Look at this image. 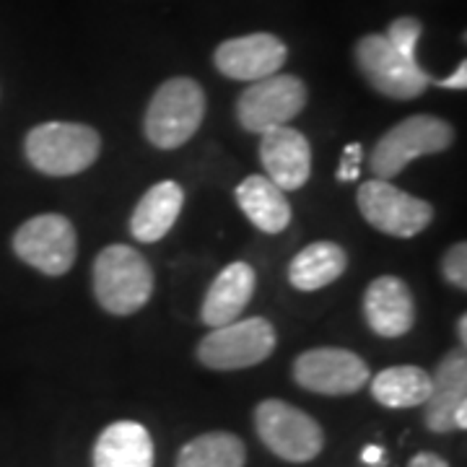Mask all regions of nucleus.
Returning a JSON list of instances; mask_svg holds the SVG:
<instances>
[{"label":"nucleus","mask_w":467,"mask_h":467,"mask_svg":"<svg viewBox=\"0 0 467 467\" xmlns=\"http://www.w3.org/2000/svg\"><path fill=\"white\" fill-rule=\"evenodd\" d=\"M153 294L149 260L128 244H109L94 260V296L109 315L128 317L140 312Z\"/></svg>","instance_id":"f257e3e1"},{"label":"nucleus","mask_w":467,"mask_h":467,"mask_svg":"<svg viewBox=\"0 0 467 467\" xmlns=\"http://www.w3.org/2000/svg\"><path fill=\"white\" fill-rule=\"evenodd\" d=\"M205 91L195 78L174 76L156 88L143 117V133L150 146L174 150L201 130Z\"/></svg>","instance_id":"f03ea898"},{"label":"nucleus","mask_w":467,"mask_h":467,"mask_svg":"<svg viewBox=\"0 0 467 467\" xmlns=\"http://www.w3.org/2000/svg\"><path fill=\"white\" fill-rule=\"evenodd\" d=\"M24 153L39 174L76 177L101 153V135L81 122H42L26 133Z\"/></svg>","instance_id":"7ed1b4c3"},{"label":"nucleus","mask_w":467,"mask_h":467,"mask_svg":"<svg viewBox=\"0 0 467 467\" xmlns=\"http://www.w3.org/2000/svg\"><path fill=\"white\" fill-rule=\"evenodd\" d=\"M454 143V128L436 115L408 117L389 128L368 153V169L377 180H395L402 169L420 156H434Z\"/></svg>","instance_id":"20e7f679"},{"label":"nucleus","mask_w":467,"mask_h":467,"mask_svg":"<svg viewBox=\"0 0 467 467\" xmlns=\"http://www.w3.org/2000/svg\"><path fill=\"white\" fill-rule=\"evenodd\" d=\"M275 343L278 335L270 319H234L202 337L198 343V361L213 371H239L270 358Z\"/></svg>","instance_id":"39448f33"},{"label":"nucleus","mask_w":467,"mask_h":467,"mask_svg":"<svg viewBox=\"0 0 467 467\" xmlns=\"http://www.w3.org/2000/svg\"><path fill=\"white\" fill-rule=\"evenodd\" d=\"M254 431L285 462H312L325 447V431L315 418L285 400H263L254 408Z\"/></svg>","instance_id":"423d86ee"},{"label":"nucleus","mask_w":467,"mask_h":467,"mask_svg":"<svg viewBox=\"0 0 467 467\" xmlns=\"http://www.w3.org/2000/svg\"><path fill=\"white\" fill-rule=\"evenodd\" d=\"M353 57H356L361 76L367 78V84L387 99H418L434 78L418 66L416 60L402 57L384 34L361 36L353 47Z\"/></svg>","instance_id":"0eeeda50"},{"label":"nucleus","mask_w":467,"mask_h":467,"mask_svg":"<svg viewBox=\"0 0 467 467\" xmlns=\"http://www.w3.org/2000/svg\"><path fill=\"white\" fill-rule=\"evenodd\" d=\"M309 91L299 76L273 73L250 84L236 99V119L247 133L263 135L273 128L291 125L306 107Z\"/></svg>","instance_id":"6e6552de"},{"label":"nucleus","mask_w":467,"mask_h":467,"mask_svg":"<svg viewBox=\"0 0 467 467\" xmlns=\"http://www.w3.org/2000/svg\"><path fill=\"white\" fill-rule=\"evenodd\" d=\"M358 211L367 218L368 226L377 232L395 236V239H410L426 232L434 221L431 202L420 201L416 195H408L398 184L389 180H368L358 187Z\"/></svg>","instance_id":"1a4fd4ad"},{"label":"nucleus","mask_w":467,"mask_h":467,"mask_svg":"<svg viewBox=\"0 0 467 467\" xmlns=\"http://www.w3.org/2000/svg\"><path fill=\"white\" fill-rule=\"evenodd\" d=\"M14 252L34 270L60 278L76 263L78 234L70 218L60 213H42L24 221L14 234Z\"/></svg>","instance_id":"9d476101"},{"label":"nucleus","mask_w":467,"mask_h":467,"mask_svg":"<svg viewBox=\"0 0 467 467\" xmlns=\"http://www.w3.org/2000/svg\"><path fill=\"white\" fill-rule=\"evenodd\" d=\"M371 379L368 364L353 350L346 348H312L304 350L294 361V382L301 389L343 398L356 395Z\"/></svg>","instance_id":"9b49d317"},{"label":"nucleus","mask_w":467,"mask_h":467,"mask_svg":"<svg viewBox=\"0 0 467 467\" xmlns=\"http://www.w3.org/2000/svg\"><path fill=\"white\" fill-rule=\"evenodd\" d=\"M285 57L288 47L275 34L254 32L221 42L213 52V66L232 81L254 84L278 73L285 66Z\"/></svg>","instance_id":"f8f14e48"},{"label":"nucleus","mask_w":467,"mask_h":467,"mask_svg":"<svg viewBox=\"0 0 467 467\" xmlns=\"http://www.w3.org/2000/svg\"><path fill=\"white\" fill-rule=\"evenodd\" d=\"M260 161L265 167L267 180L278 184L284 192L301 190L312 177V146L306 135L294 130L291 125L263 133Z\"/></svg>","instance_id":"ddd939ff"},{"label":"nucleus","mask_w":467,"mask_h":467,"mask_svg":"<svg viewBox=\"0 0 467 467\" xmlns=\"http://www.w3.org/2000/svg\"><path fill=\"white\" fill-rule=\"evenodd\" d=\"M364 317L379 337H402L416 325V299L398 275H379L364 294Z\"/></svg>","instance_id":"4468645a"},{"label":"nucleus","mask_w":467,"mask_h":467,"mask_svg":"<svg viewBox=\"0 0 467 467\" xmlns=\"http://www.w3.org/2000/svg\"><path fill=\"white\" fill-rule=\"evenodd\" d=\"M467 405V356L465 348L450 350L431 374V395L423 402V423L431 434H451L457 408Z\"/></svg>","instance_id":"2eb2a0df"},{"label":"nucleus","mask_w":467,"mask_h":467,"mask_svg":"<svg viewBox=\"0 0 467 467\" xmlns=\"http://www.w3.org/2000/svg\"><path fill=\"white\" fill-rule=\"evenodd\" d=\"M254 267L250 263H232L216 275L202 301L201 319L208 327H221L242 317L254 296Z\"/></svg>","instance_id":"dca6fc26"},{"label":"nucleus","mask_w":467,"mask_h":467,"mask_svg":"<svg viewBox=\"0 0 467 467\" xmlns=\"http://www.w3.org/2000/svg\"><path fill=\"white\" fill-rule=\"evenodd\" d=\"M94 467H153V439L143 423H109L94 444Z\"/></svg>","instance_id":"f3484780"},{"label":"nucleus","mask_w":467,"mask_h":467,"mask_svg":"<svg viewBox=\"0 0 467 467\" xmlns=\"http://www.w3.org/2000/svg\"><path fill=\"white\" fill-rule=\"evenodd\" d=\"M184 190L177 182H159L138 201L130 216V234L143 244L164 239L182 213Z\"/></svg>","instance_id":"a211bd4d"},{"label":"nucleus","mask_w":467,"mask_h":467,"mask_svg":"<svg viewBox=\"0 0 467 467\" xmlns=\"http://www.w3.org/2000/svg\"><path fill=\"white\" fill-rule=\"evenodd\" d=\"M234 198L242 213L265 234H281L291 223V202L285 192L267 180L265 174H250L236 187Z\"/></svg>","instance_id":"6ab92c4d"},{"label":"nucleus","mask_w":467,"mask_h":467,"mask_svg":"<svg viewBox=\"0 0 467 467\" xmlns=\"http://www.w3.org/2000/svg\"><path fill=\"white\" fill-rule=\"evenodd\" d=\"M348 267V254L335 242H312L291 260L288 281L299 291H319L335 284Z\"/></svg>","instance_id":"aec40b11"},{"label":"nucleus","mask_w":467,"mask_h":467,"mask_svg":"<svg viewBox=\"0 0 467 467\" xmlns=\"http://www.w3.org/2000/svg\"><path fill=\"white\" fill-rule=\"evenodd\" d=\"M371 384V398L392 410L418 408L431 395V374L420 367H389L379 371Z\"/></svg>","instance_id":"412c9836"},{"label":"nucleus","mask_w":467,"mask_h":467,"mask_svg":"<svg viewBox=\"0 0 467 467\" xmlns=\"http://www.w3.org/2000/svg\"><path fill=\"white\" fill-rule=\"evenodd\" d=\"M247 447L236 434L208 431L187 441L174 467H244Z\"/></svg>","instance_id":"4be33fe9"},{"label":"nucleus","mask_w":467,"mask_h":467,"mask_svg":"<svg viewBox=\"0 0 467 467\" xmlns=\"http://www.w3.org/2000/svg\"><path fill=\"white\" fill-rule=\"evenodd\" d=\"M420 32H423V26H420V21L413 16H402L395 18L389 26H387V39H389V45L395 47V50L400 52L402 57H408V60H416V47H418V39H420Z\"/></svg>","instance_id":"5701e85b"},{"label":"nucleus","mask_w":467,"mask_h":467,"mask_svg":"<svg viewBox=\"0 0 467 467\" xmlns=\"http://www.w3.org/2000/svg\"><path fill=\"white\" fill-rule=\"evenodd\" d=\"M441 273L447 278V284L454 288L465 291L467 288V244L465 242H457L451 244L450 250L444 252L441 257Z\"/></svg>","instance_id":"b1692460"},{"label":"nucleus","mask_w":467,"mask_h":467,"mask_svg":"<svg viewBox=\"0 0 467 467\" xmlns=\"http://www.w3.org/2000/svg\"><path fill=\"white\" fill-rule=\"evenodd\" d=\"M361 159H364V149L361 143H350L343 150V159H340V167H337V180L340 182H350L358 177V167H361Z\"/></svg>","instance_id":"393cba45"},{"label":"nucleus","mask_w":467,"mask_h":467,"mask_svg":"<svg viewBox=\"0 0 467 467\" xmlns=\"http://www.w3.org/2000/svg\"><path fill=\"white\" fill-rule=\"evenodd\" d=\"M431 84H436L439 88H454V91L460 88L462 91V88H467V63L462 60L450 78H431Z\"/></svg>","instance_id":"a878e982"},{"label":"nucleus","mask_w":467,"mask_h":467,"mask_svg":"<svg viewBox=\"0 0 467 467\" xmlns=\"http://www.w3.org/2000/svg\"><path fill=\"white\" fill-rule=\"evenodd\" d=\"M408 467H450V462L434 451H418L416 457L408 462Z\"/></svg>","instance_id":"bb28decb"},{"label":"nucleus","mask_w":467,"mask_h":467,"mask_svg":"<svg viewBox=\"0 0 467 467\" xmlns=\"http://www.w3.org/2000/svg\"><path fill=\"white\" fill-rule=\"evenodd\" d=\"M361 460L371 467H382V450L379 447H367L364 454H361Z\"/></svg>","instance_id":"cd10ccee"},{"label":"nucleus","mask_w":467,"mask_h":467,"mask_svg":"<svg viewBox=\"0 0 467 467\" xmlns=\"http://www.w3.org/2000/svg\"><path fill=\"white\" fill-rule=\"evenodd\" d=\"M454 330H457V337H460V346L465 348L467 346V317L465 315H460L457 325H454Z\"/></svg>","instance_id":"c85d7f7f"}]
</instances>
